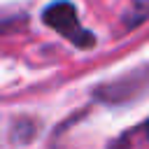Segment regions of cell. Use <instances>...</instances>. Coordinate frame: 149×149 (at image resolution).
<instances>
[{
	"mask_svg": "<svg viewBox=\"0 0 149 149\" xmlns=\"http://www.w3.org/2000/svg\"><path fill=\"white\" fill-rule=\"evenodd\" d=\"M42 21L49 26V28H54L56 33H61L63 37H68L72 44H77V47H93V33H88V30H84L81 26H79V19H77V9L70 5V2H65V0H61V2H54V5H49L44 12H42Z\"/></svg>",
	"mask_w": 149,
	"mask_h": 149,
	"instance_id": "6da1fadb",
	"label": "cell"
},
{
	"mask_svg": "<svg viewBox=\"0 0 149 149\" xmlns=\"http://www.w3.org/2000/svg\"><path fill=\"white\" fill-rule=\"evenodd\" d=\"M147 137H149V121H147Z\"/></svg>",
	"mask_w": 149,
	"mask_h": 149,
	"instance_id": "7a4b0ae2",
	"label": "cell"
}]
</instances>
